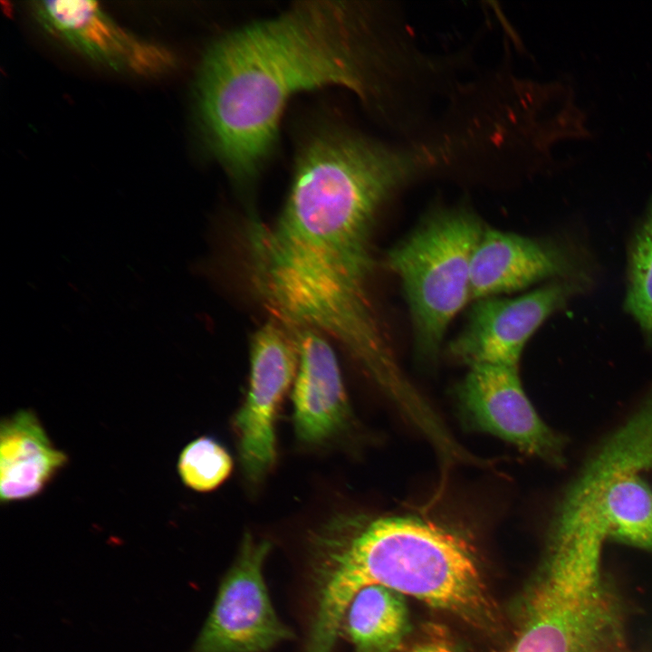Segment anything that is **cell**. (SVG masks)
Masks as SVG:
<instances>
[{"label": "cell", "instance_id": "cell-1", "mask_svg": "<svg viewBox=\"0 0 652 652\" xmlns=\"http://www.w3.org/2000/svg\"><path fill=\"white\" fill-rule=\"evenodd\" d=\"M415 177L408 154L345 130L300 150L273 223L252 217L244 241L254 295L288 328L337 340L383 389L403 379L371 302V239L379 209Z\"/></svg>", "mask_w": 652, "mask_h": 652}, {"label": "cell", "instance_id": "cell-2", "mask_svg": "<svg viewBox=\"0 0 652 652\" xmlns=\"http://www.w3.org/2000/svg\"><path fill=\"white\" fill-rule=\"evenodd\" d=\"M362 14L348 3H298L207 50L197 78L198 110L213 152L238 184L258 174L292 96L326 86L364 100L374 93L378 56Z\"/></svg>", "mask_w": 652, "mask_h": 652}, {"label": "cell", "instance_id": "cell-3", "mask_svg": "<svg viewBox=\"0 0 652 652\" xmlns=\"http://www.w3.org/2000/svg\"><path fill=\"white\" fill-rule=\"evenodd\" d=\"M312 611L303 652H333L344 615L362 589L379 585L487 628L496 609L472 542L415 515L339 513L309 536Z\"/></svg>", "mask_w": 652, "mask_h": 652}, {"label": "cell", "instance_id": "cell-4", "mask_svg": "<svg viewBox=\"0 0 652 652\" xmlns=\"http://www.w3.org/2000/svg\"><path fill=\"white\" fill-rule=\"evenodd\" d=\"M484 228L464 206L435 209L386 255L405 292L421 363L436 362L449 324L471 302L472 258Z\"/></svg>", "mask_w": 652, "mask_h": 652}, {"label": "cell", "instance_id": "cell-5", "mask_svg": "<svg viewBox=\"0 0 652 652\" xmlns=\"http://www.w3.org/2000/svg\"><path fill=\"white\" fill-rule=\"evenodd\" d=\"M626 608L605 580L574 590L540 571L506 652H627Z\"/></svg>", "mask_w": 652, "mask_h": 652}, {"label": "cell", "instance_id": "cell-6", "mask_svg": "<svg viewBox=\"0 0 652 652\" xmlns=\"http://www.w3.org/2000/svg\"><path fill=\"white\" fill-rule=\"evenodd\" d=\"M266 540L245 533L190 652H264L293 638L278 617L264 577Z\"/></svg>", "mask_w": 652, "mask_h": 652}, {"label": "cell", "instance_id": "cell-7", "mask_svg": "<svg viewBox=\"0 0 652 652\" xmlns=\"http://www.w3.org/2000/svg\"><path fill=\"white\" fill-rule=\"evenodd\" d=\"M299 352L292 332L271 318L254 334L250 347L247 396L234 420L239 455L245 477L258 482L275 456V418L293 384Z\"/></svg>", "mask_w": 652, "mask_h": 652}, {"label": "cell", "instance_id": "cell-8", "mask_svg": "<svg viewBox=\"0 0 652 652\" xmlns=\"http://www.w3.org/2000/svg\"><path fill=\"white\" fill-rule=\"evenodd\" d=\"M587 278L549 283L519 297L475 301L463 330L447 347L448 354L468 367H518L525 344L553 312L581 290Z\"/></svg>", "mask_w": 652, "mask_h": 652}, {"label": "cell", "instance_id": "cell-9", "mask_svg": "<svg viewBox=\"0 0 652 652\" xmlns=\"http://www.w3.org/2000/svg\"><path fill=\"white\" fill-rule=\"evenodd\" d=\"M455 393L461 419L469 429L495 436L547 463H564V441L535 411L518 367H469Z\"/></svg>", "mask_w": 652, "mask_h": 652}, {"label": "cell", "instance_id": "cell-10", "mask_svg": "<svg viewBox=\"0 0 652 652\" xmlns=\"http://www.w3.org/2000/svg\"><path fill=\"white\" fill-rule=\"evenodd\" d=\"M37 20L89 59L116 71L151 76L174 65L165 48L137 38L107 15L93 1H38Z\"/></svg>", "mask_w": 652, "mask_h": 652}, {"label": "cell", "instance_id": "cell-11", "mask_svg": "<svg viewBox=\"0 0 652 652\" xmlns=\"http://www.w3.org/2000/svg\"><path fill=\"white\" fill-rule=\"evenodd\" d=\"M569 278H587V274L568 246L485 227L472 258L471 301L513 292L542 281Z\"/></svg>", "mask_w": 652, "mask_h": 652}, {"label": "cell", "instance_id": "cell-12", "mask_svg": "<svg viewBox=\"0 0 652 652\" xmlns=\"http://www.w3.org/2000/svg\"><path fill=\"white\" fill-rule=\"evenodd\" d=\"M299 363L292 388L293 422L300 440L321 443L350 420V411L334 351L324 335L310 328H288Z\"/></svg>", "mask_w": 652, "mask_h": 652}, {"label": "cell", "instance_id": "cell-13", "mask_svg": "<svg viewBox=\"0 0 652 652\" xmlns=\"http://www.w3.org/2000/svg\"><path fill=\"white\" fill-rule=\"evenodd\" d=\"M37 415L19 409L0 425V500L24 501L42 494L67 465Z\"/></svg>", "mask_w": 652, "mask_h": 652}, {"label": "cell", "instance_id": "cell-14", "mask_svg": "<svg viewBox=\"0 0 652 652\" xmlns=\"http://www.w3.org/2000/svg\"><path fill=\"white\" fill-rule=\"evenodd\" d=\"M648 470H652V391L588 461L560 505L568 513L580 511L614 477Z\"/></svg>", "mask_w": 652, "mask_h": 652}, {"label": "cell", "instance_id": "cell-15", "mask_svg": "<svg viewBox=\"0 0 652 652\" xmlns=\"http://www.w3.org/2000/svg\"><path fill=\"white\" fill-rule=\"evenodd\" d=\"M580 520L590 521L605 539L652 551V490L638 474L614 477L573 520L551 529Z\"/></svg>", "mask_w": 652, "mask_h": 652}, {"label": "cell", "instance_id": "cell-16", "mask_svg": "<svg viewBox=\"0 0 652 652\" xmlns=\"http://www.w3.org/2000/svg\"><path fill=\"white\" fill-rule=\"evenodd\" d=\"M409 631L404 596L379 585L366 587L357 593L341 626L354 652H395Z\"/></svg>", "mask_w": 652, "mask_h": 652}, {"label": "cell", "instance_id": "cell-17", "mask_svg": "<svg viewBox=\"0 0 652 652\" xmlns=\"http://www.w3.org/2000/svg\"><path fill=\"white\" fill-rule=\"evenodd\" d=\"M626 306L643 331L652 335V203L632 242Z\"/></svg>", "mask_w": 652, "mask_h": 652}, {"label": "cell", "instance_id": "cell-18", "mask_svg": "<svg viewBox=\"0 0 652 652\" xmlns=\"http://www.w3.org/2000/svg\"><path fill=\"white\" fill-rule=\"evenodd\" d=\"M232 467L233 461L226 449L208 436H200L187 444L177 460V472L183 484L201 493L222 484Z\"/></svg>", "mask_w": 652, "mask_h": 652}, {"label": "cell", "instance_id": "cell-19", "mask_svg": "<svg viewBox=\"0 0 652 652\" xmlns=\"http://www.w3.org/2000/svg\"><path fill=\"white\" fill-rule=\"evenodd\" d=\"M407 652H459L449 642L442 639H428L412 647Z\"/></svg>", "mask_w": 652, "mask_h": 652}]
</instances>
